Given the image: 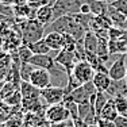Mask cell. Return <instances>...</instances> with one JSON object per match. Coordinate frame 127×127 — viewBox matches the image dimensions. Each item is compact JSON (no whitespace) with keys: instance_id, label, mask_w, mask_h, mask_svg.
<instances>
[{"instance_id":"obj_37","label":"cell","mask_w":127,"mask_h":127,"mask_svg":"<svg viewBox=\"0 0 127 127\" xmlns=\"http://www.w3.org/2000/svg\"><path fill=\"white\" fill-rule=\"evenodd\" d=\"M68 125V120L65 122H57V123H49V127H66Z\"/></svg>"},{"instance_id":"obj_7","label":"cell","mask_w":127,"mask_h":127,"mask_svg":"<svg viewBox=\"0 0 127 127\" xmlns=\"http://www.w3.org/2000/svg\"><path fill=\"white\" fill-rule=\"evenodd\" d=\"M127 73V64H126V56L120 54L119 57L114 60V62L108 66V74L112 80H122L126 77Z\"/></svg>"},{"instance_id":"obj_15","label":"cell","mask_w":127,"mask_h":127,"mask_svg":"<svg viewBox=\"0 0 127 127\" xmlns=\"http://www.w3.org/2000/svg\"><path fill=\"white\" fill-rule=\"evenodd\" d=\"M118 116H119V112H118L116 104H115V99L110 97L108 101L105 103V105L103 107V110L100 111V114H99V118L108 119V120H115Z\"/></svg>"},{"instance_id":"obj_12","label":"cell","mask_w":127,"mask_h":127,"mask_svg":"<svg viewBox=\"0 0 127 127\" xmlns=\"http://www.w3.org/2000/svg\"><path fill=\"white\" fill-rule=\"evenodd\" d=\"M111 81H112V78L110 77L108 72H95V76L92 78V83L95 84L99 92H107Z\"/></svg>"},{"instance_id":"obj_31","label":"cell","mask_w":127,"mask_h":127,"mask_svg":"<svg viewBox=\"0 0 127 127\" xmlns=\"http://www.w3.org/2000/svg\"><path fill=\"white\" fill-rule=\"evenodd\" d=\"M111 5L116 11H119V12H122L123 15L127 16V0H115V1L111 3Z\"/></svg>"},{"instance_id":"obj_35","label":"cell","mask_w":127,"mask_h":127,"mask_svg":"<svg viewBox=\"0 0 127 127\" xmlns=\"http://www.w3.org/2000/svg\"><path fill=\"white\" fill-rule=\"evenodd\" d=\"M114 122H115V125H116V127H127V116L119 115Z\"/></svg>"},{"instance_id":"obj_34","label":"cell","mask_w":127,"mask_h":127,"mask_svg":"<svg viewBox=\"0 0 127 127\" xmlns=\"http://www.w3.org/2000/svg\"><path fill=\"white\" fill-rule=\"evenodd\" d=\"M78 12H80V14H84V15H89V14H92V10H91V4H89V0L81 4L80 11H78Z\"/></svg>"},{"instance_id":"obj_24","label":"cell","mask_w":127,"mask_h":127,"mask_svg":"<svg viewBox=\"0 0 127 127\" xmlns=\"http://www.w3.org/2000/svg\"><path fill=\"white\" fill-rule=\"evenodd\" d=\"M64 105H65L66 108H68L69 114H70V118L72 119H78V104L76 101H73L72 99H69L68 96H65V99H64Z\"/></svg>"},{"instance_id":"obj_36","label":"cell","mask_w":127,"mask_h":127,"mask_svg":"<svg viewBox=\"0 0 127 127\" xmlns=\"http://www.w3.org/2000/svg\"><path fill=\"white\" fill-rule=\"evenodd\" d=\"M73 123H74V127H88V125H87L83 119H80V118H78V119H74Z\"/></svg>"},{"instance_id":"obj_5","label":"cell","mask_w":127,"mask_h":127,"mask_svg":"<svg viewBox=\"0 0 127 127\" xmlns=\"http://www.w3.org/2000/svg\"><path fill=\"white\" fill-rule=\"evenodd\" d=\"M72 74L81 84H84V83H88V81H92L93 76H95V69L92 68V65L87 60H83V61H78L74 65L73 70H72Z\"/></svg>"},{"instance_id":"obj_10","label":"cell","mask_w":127,"mask_h":127,"mask_svg":"<svg viewBox=\"0 0 127 127\" xmlns=\"http://www.w3.org/2000/svg\"><path fill=\"white\" fill-rule=\"evenodd\" d=\"M29 62L31 65H34L35 68H43V69H47V70H50L56 65L54 57H51L50 54H34Z\"/></svg>"},{"instance_id":"obj_1","label":"cell","mask_w":127,"mask_h":127,"mask_svg":"<svg viewBox=\"0 0 127 127\" xmlns=\"http://www.w3.org/2000/svg\"><path fill=\"white\" fill-rule=\"evenodd\" d=\"M20 37H22V43H25V45H30L32 42H37L45 37V25H42L35 18L22 19Z\"/></svg>"},{"instance_id":"obj_9","label":"cell","mask_w":127,"mask_h":127,"mask_svg":"<svg viewBox=\"0 0 127 127\" xmlns=\"http://www.w3.org/2000/svg\"><path fill=\"white\" fill-rule=\"evenodd\" d=\"M45 103L42 100L41 97H35V99H22V104H20V107H22V110L25 111V112H45Z\"/></svg>"},{"instance_id":"obj_16","label":"cell","mask_w":127,"mask_h":127,"mask_svg":"<svg viewBox=\"0 0 127 127\" xmlns=\"http://www.w3.org/2000/svg\"><path fill=\"white\" fill-rule=\"evenodd\" d=\"M19 91L22 93L23 99H35L41 97V89L37 88L35 85H32L30 81H20Z\"/></svg>"},{"instance_id":"obj_28","label":"cell","mask_w":127,"mask_h":127,"mask_svg":"<svg viewBox=\"0 0 127 127\" xmlns=\"http://www.w3.org/2000/svg\"><path fill=\"white\" fill-rule=\"evenodd\" d=\"M123 35H125V29H120L116 26H111L108 29V38L110 39H119Z\"/></svg>"},{"instance_id":"obj_27","label":"cell","mask_w":127,"mask_h":127,"mask_svg":"<svg viewBox=\"0 0 127 127\" xmlns=\"http://www.w3.org/2000/svg\"><path fill=\"white\" fill-rule=\"evenodd\" d=\"M22 93H20V91H15L12 95H10L8 97H5V103L10 105H16V107H20V104H22Z\"/></svg>"},{"instance_id":"obj_2","label":"cell","mask_w":127,"mask_h":127,"mask_svg":"<svg viewBox=\"0 0 127 127\" xmlns=\"http://www.w3.org/2000/svg\"><path fill=\"white\" fill-rule=\"evenodd\" d=\"M97 92L95 84L92 81H88V83H84L83 85H80L78 88L73 89L70 93L68 95L69 99H72L73 101H76L77 104H81V103H91V99L95 93Z\"/></svg>"},{"instance_id":"obj_42","label":"cell","mask_w":127,"mask_h":127,"mask_svg":"<svg viewBox=\"0 0 127 127\" xmlns=\"http://www.w3.org/2000/svg\"><path fill=\"white\" fill-rule=\"evenodd\" d=\"M125 78H126V81H127V73H126V77H125Z\"/></svg>"},{"instance_id":"obj_33","label":"cell","mask_w":127,"mask_h":127,"mask_svg":"<svg viewBox=\"0 0 127 127\" xmlns=\"http://www.w3.org/2000/svg\"><path fill=\"white\" fill-rule=\"evenodd\" d=\"M97 125L99 127H116L114 120H108V119H101V118H99L97 119Z\"/></svg>"},{"instance_id":"obj_22","label":"cell","mask_w":127,"mask_h":127,"mask_svg":"<svg viewBox=\"0 0 127 127\" xmlns=\"http://www.w3.org/2000/svg\"><path fill=\"white\" fill-rule=\"evenodd\" d=\"M16 53H18V56H19L20 62H29L30 58L34 56V53L30 50L29 45H25V43H20L19 46H18Z\"/></svg>"},{"instance_id":"obj_19","label":"cell","mask_w":127,"mask_h":127,"mask_svg":"<svg viewBox=\"0 0 127 127\" xmlns=\"http://www.w3.org/2000/svg\"><path fill=\"white\" fill-rule=\"evenodd\" d=\"M108 99H110V96L107 95V92H96L95 95L92 96V99H91V104H92V107L95 108L96 114H100V111L103 110V107L105 105V103L108 101Z\"/></svg>"},{"instance_id":"obj_3","label":"cell","mask_w":127,"mask_h":127,"mask_svg":"<svg viewBox=\"0 0 127 127\" xmlns=\"http://www.w3.org/2000/svg\"><path fill=\"white\" fill-rule=\"evenodd\" d=\"M45 118L47 123H57V122H65V120L72 119L68 108L64 105V103L58 104H51L47 105L45 110Z\"/></svg>"},{"instance_id":"obj_41","label":"cell","mask_w":127,"mask_h":127,"mask_svg":"<svg viewBox=\"0 0 127 127\" xmlns=\"http://www.w3.org/2000/svg\"><path fill=\"white\" fill-rule=\"evenodd\" d=\"M0 127H7V126H5V123H0Z\"/></svg>"},{"instance_id":"obj_29","label":"cell","mask_w":127,"mask_h":127,"mask_svg":"<svg viewBox=\"0 0 127 127\" xmlns=\"http://www.w3.org/2000/svg\"><path fill=\"white\" fill-rule=\"evenodd\" d=\"M116 41V49H118V54H127V35L125 34L123 37H120Z\"/></svg>"},{"instance_id":"obj_20","label":"cell","mask_w":127,"mask_h":127,"mask_svg":"<svg viewBox=\"0 0 127 127\" xmlns=\"http://www.w3.org/2000/svg\"><path fill=\"white\" fill-rule=\"evenodd\" d=\"M29 47H30V50H31L34 54H50V51H51L43 38L39 39V41H37V42L30 43Z\"/></svg>"},{"instance_id":"obj_40","label":"cell","mask_w":127,"mask_h":127,"mask_svg":"<svg viewBox=\"0 0 127 127\" xmlns=\"http://www.w3.org/2000/svg\"><path fill=\"white\" fill-rule=\"evenodd\" d=\"M88 127H99L97 123H93V125H88Z\"/></svg>"},{"instance_id":"obj_11","label":"cell","mask_w":127,"mask_h":127,"mask_svg":"<svg viewBox=\"0 0 127 127\" xmlns=\"http://www.w3.org/2000/svg\"><path fill=\"white\" fill-rule=\"evenodd\" d=\"M35 19L39 20L42 25L47 26L54 20V11H53V4H46L41 5L35 11Z\"/></svg>"},{"instance_id":"obj_23","label":"cell","mask_w":127,"mask_h":127,"mask_svg":"<svg viewBox=\"0 0 127 127\" xmlns=\"http://www.w3.org/2000/svg\"><path fill=\"white\" fill-rule=\"evenodd\" d=\"M35 69L34 65H31L30 62H22L19 66V74L22 81H30V76H31L32 70Z\"/></svg>"},{"instance_id":"obj_30","label":"cell","mask_w":127,"mask_h":127,"mask_svg":"<svg viewBox=\"0 0 127 127\" xmlns=\"http://www.w3.org/2000/svg\"><path fill=\"white\" fill-rule=\"evenodd\" d=\"M5 126L7 127H26L25 126V120L20 116H11L7 119L5 122Z\"/></svg>"},{"instance_id":"obj_43","label":"cell","mask_w":127,"mask_h":127,"mask_svg":"<svg viewBox=\"0 0 127 127\" xmlns=\"http://www.w3.org/2000/svg\"><path fill=\"white\" fill-rule=\"evenodd\" d=\"M125 96H126V97H127V92H126V95H125Z\"/></svg>"},{"instance_id":"obj_13","label":"cell","mask_w":127,"mask_h":127,"mask_svg":"<svg viewBox=\"0 0 127 127\" xmlns=\"http://www.w3.org/2000/svg\"><path fill=\"white\" fill-rule=\"evenodd\" d=\"M127 92V81L126 78L122 80H112L107 89V95L110 97H118V96H125Z\"/></svg>"},{"instance_id":"obj_17","label":"cell","mask_w":127,"mask_h":127,"mask_svg":"<svg viewBox=\"0 0 127 127\" xmlns=\"http://www.w3.org/2000/svg\"><path fill=\"white\" fill-rule=\"evenodd\" d=\"M45 42L47 43V46L50 47V50L53 51H60L62 49V34L57 31H50L47 34H45Z\"/></svg>"},{"instance_id":"obj_8","label":"cell","mask_w":127,"mask_h":127,"mask_svg":"<svg viewBox=\"0 0 127 127\" xmlns=\"http://www.w3.org/2000/svg\"><path fill=\"white\" fill-rule=\"evenodd\" d=\"M30 83L35 85L39 89H43L46 87L51 85V74L47 69L43 68H35L30 76Z\"/></svg>"},{"instance_id":"obj_14","label":"cell","mask_w":127,"mask_h":127,"mask_svg":"<svg viewBox=\"0 0 127 127\" xmlns=\"http://www.w3.org/2000/svg\"><path fill=\"white\" fill-rule=\"evenodd\" d=\"M12 8H14L15 18H18V19H31V18H35V11L37 10L30 7L29 3L14 4Z\"/></svg>"},{"instance_id":"obj_32","label":"cell","mask_w":127,"mask_h":127,"mask_svg":"<svg viewBox=\"0 0 127 127\" xmlns=\"http://www.w3.org/2000/svg\"><path fill=\"white\" fill-rule=\"evenodd\" d=\"M29 5L34 10L39 8L41 5H46V4H53V0H27Z\"/></svg>"},{"instance_id":"obj_18","label":"cell","mask_w":127,"mask_h":127,"mask_svg":"<svg viewBox=\"0 0 127 127\" xmlns=\"http://www.w3.org/2000/svg\"><path fill=\"white\" fill-rule=\"evenodd\" d=\"M83 45L85 51H91V53L97 54V46H99V38L92 30H88L83 38Z\"/></svg>"},{"instance_id":"obj_39","label":"cell","mask_w":127,"mask_h":127,"mask_svg":"<svg viewBox=\"0 0 127 127\" xmlns=\"http://www.w3.org/2000/svg\"><path fill=\"white\" fill-rule=\"evenodd\" d=\"M19 3H27V0H16L15 4H19Z\"/></svg>"},{"instance_id":"obj_25","label":"cell","mask_w":127,"mask_h":127,"mask_svg":"<svg viewBox=\"0 0 127 127\" xmlns=\"http://www.w3.org/2000/svg\"><path fill=\"white\" fill-rule=\"evenodd\" d=\"M114 99H115V104H116L119 115L127 116V97L126 96H118V97H114Z\"/></svg>"},{"instance_id":"obj_6","label":"cell","mask_w":127,"mask_h":127,"mask_svg":"<svg viewBox=\"0 0 127 127\" xmlns=\"http://www.w3.org/2000/svg\"><path fill=\"white\" fill-rule=\"evenodd\" d=\"M54 61L57 64H60L61 66L68 70V73L70 74L72 70H73L74 65L78 62L77 57H76V53L74 51H69V50H65V49H61L60 51H57L56 56H54Z\"/></svg>"},{"instance_id":"obj_44","label":"cell","mask_w":127,"mask_h":127,"mask_svg":"<svg viewBox=\"0 0 127 127\" xmlns=\"http://www.w3.org/2000/svg\"><path fill=\"white\" fill-rule=\"evenodd\" d=\"M126 22H127V19H126Z\"/></svg>"},{"instance_id":"obj_26","label":"cell","mask_w":127,"mask_h":127,"mask_svg":"<svg viewBox=\"0 0 127 127\" xmlns=\"http://www.w3.org/2000/svg\"><path fill=\"white\" fill-rule=\"evenodd\" d=\"M92 111H95V108L92 107L91 103H81V104H78V118H80V119L84 120Z\"/></svg>"},{"instance_id":"obj_21","label":"cell","mask_w":127,"mask_h":127,"mask_svg":"<svg viewBox=\"0 0 127 127\" xmlns=\"http://www.w3.org/2000/svg\"><path fill=\"white\" fill-rule=\"evenodd\" d=\"M77 43H78V41L72 34H68V32L62 34V49L69 50V51H74L77 47Z\"/></svg>"},{"instance_id":"obj_4","label":"cell","mask_w":127,"mask_h":127,"mask_svg":"<svg viewBox=\"0 0 127 127\" xmlns=\"http://www.w3.org/2000/svg\"><path fill=\"white\" fill-rule=\"evenodd\" d=\"M65 96H66L65 88H62V87L49 85V87H46V88L41 89V99L43 100V103L46 105L62 103L64 99H65Z\"/></svg>"},{"instance_id":"obj_38","label":"cell","mask_w":127,"mask_h":127,"mask_svg":"<svg viewBox=\"0 0 127 127\" xmlns=\"http://www.w3.org/2000/svg\"><path fill=\"white\" fill-rule=\"evenodd\" d=\"M66 127H74L73 119H69V120H68V125H66Z\"/></svg>"}]
</instances>
